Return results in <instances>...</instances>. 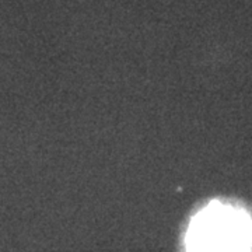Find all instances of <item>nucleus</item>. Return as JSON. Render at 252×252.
Wrapping results in <instances>:
<instances>
[{
  "label": "nucleus",
  "mask_w": 252,
  "mask_h": 252,
  "mask_svg": "<svg viewBox=\"0 0 252 252\" xmlns=\"http://www.w3.org/2000/svg\"><path fill=\"white\" fill-rule=\"evenodd\" d=\"M185 248L187 252H252V219L240 207L213 202L190 220Z\"/></svg>",
  "instance_id": "1"
}]
</instances>
